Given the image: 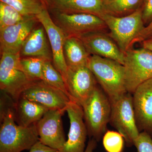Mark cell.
<instances>
[{
    "label": "cell",
    "instance_id": "cell-1",
    "mask_svg": "<svg viewBox=\"0 0 152 152\" xmlns=\"http://www.w3.org/2000/svg\"><path fill=\"white\" fill-rule=\"evenodd\" d=\"M15 103L1 107L0 152H21L29 150L39 140L36 124L24 127L16 124Z\"/></svg>",
    "mask_w": 152,
    "mask_h": 152
},
{
    "label": "cell",
    "instance_id": "cell-2",
    "mask_svg": "<svg viewBox=\"0 0 152 152\" xmlns=\"http://www.w3.org/2000/svg\"><path fill=\"white\" fill-rule=\"evenodd\" d=\"M88 67L111 104L127 93L125 85L124 68L121 63L92 55L90 57Z\"/></svg>",
    "mask_w": 152,
    "mask_h": 152
},
{
    "label": "cell",
    "instance_id": "cell-3",
    "mask_svg": "<svg viewBox=\"0 0 152 152\" xmlns=\"http://www.w3.org/2000/svg\"><path fill=\"white\" fill-rule=\"evenodd\" d=\"M81 106L88 136L100 141L107 130V126L110 123L112 110L110 99L97 86Z\"/></svg>",
    "mask_w": 152,
    "mask_h": 152
},
{
    "label": "cell",
    "instance_id": "cell-4",
    "mask_svg": "<svg viewBox=\"0 0 152 152\" xmlns=\"http://www.w3.org/2000/svg\"><path fill=\"white\" fill-rule=\"evenodd\" d=\"M99 17L110 31L109 35L124 53L132 48L133 41L145 27L142 8L125 16H115L104 13Z\"/></svg>",
    "mask_w": 152,
    "mask_h": 152
},
{
    "label": "cell",
    "instance_id": "cell-5",
    "mask_svg": "<svg viewBox=\"0 0 152 152\" xmlns=\"http://www.w3.org/2000/svg\"><path fill=\"white\" fill-rule=\"evenodd\" d=\"M0 60V88L16 102L22 93L34 81L25 73L20 53L3 52Z\"/></svg>",
    "mask_w": 152,
    "mask_h": 152
},
{
    "label": "cell",
    "instance_id": "cell-6",
    "mask_svg": "<svg viewBox=\"0 0 152 152\" xmlns=\"http://www.w3.org/2000/svg\"><path fill=\"white\" fill-rule=\"evenodd\" d=\"M124 55L123 65L126 89L133 94L140 85L152 78V52L142 47L132 48Z\"/></svg>",
    "mask_w": 152,
    "mask_h": 152
},
{
    "label": "cell",
    "instance_id": "cell-7",
    "mask_svg": "<svg viewBox=\"0 0 152 152\" xmlns=\"http://www.w3.org/2000/svg\"><path fill=\"white\" fill-rule=\"evenodd\" d=\"M111 104L110 124L123 136L127 146L132 147L140 133L136 123L132 95L127 92Z\"/></svg>",
    "mask_w": 152,
    "mask_h": 152
},
{
    "label": "cell",
    "instance_id": "cell-8",
    "mask_svg": "<svg viewBox=\"0 0 152 152\" xmlns=\"http://www.w3.org/2000/svg\"><path fill=\"white\" fill-rule=\"evenodd\" d=\"M53 21L67 37L77 36L108 28L100 17L90 14H66L51 10Z\"/></svg>",
    "mask_w": 152,
    "mask_h": 152
},
{
    "label": "cell",
    "instance_id": "cell-9",
    "mask_svg": "<svg viewBox=\"0 0 152 152\" xmlns=\"http://www.w3.org/2000/svg\"><path fill=\"white\" fill-rule=\"evenodd\" d=\"M64 81L71 100L81 106L97 86L94 75L86 66L68 67Z\"/></svg>",
    "mask_w": 152,
    "mask_h": 152
},
{
    "label": "cell",
    "instance_id": "cell-10",
    "mask_svg": "<svg viewBox=\"0 0 152 152\" xmlns=\"http://www.w3.org/2000/svg\"><path fill=\"white\" fill-rule=\"evenodd\" d=\"M64 112L61 110H49L36 124L39 140L59 151L66 141L62 121Z\"/></svg>",
    "mask_w": 152,
    "mask_h": 152
},
{
    "label": "cell",
    "instance_id": "cell-11",
    "mask_svg": "<svg viewBox=\"0 0 152 152\" xmlns=\"http://www.w3.org/2000/svg\"><path fill=\"white\" fill-rule=\"evenodd\" d=\"M20 96L40 104L49 110H61L65 112L71 101L64 93L42 80L33 81Z\"/></svg>",
    "mask_w": 152,
    "mask_h": 152
},
{
    "label": "cell",
    "instance_id": "cell-12",
    "mask_svg": "<svg viewBox=\"0 0 152 152\" xmlns=\"http://www.w3.org/2000/svg\"><path fill=\"white\" fill-rule=\"evenodd\" d=\"M70 120L68 140L59 152H84L88 132L82 106L70 101L66 108Z\"/></svg>",
    "mask_w": 152,
    "mask_h": 152
},
{
    "label": "cell",
    "instance_id": "cell-13",
    "mask_svg": "<svg viewBox=\"0 0 152 152\" xmlns=\"http://www.w3.org/2000/svg\"><path fill=\"white\" fill-rule=\"evenodd\" d=\"M37 17L46 32L53 53V65L65 80L68 67L64 56V46L67 37L53 21L48 8L45 9Z\"/></svg>",
    "mask_w": 152,
    "mask_h": 152
},
{
    "label": "cell",
    "instance_id": "cell-14",
    "mask_svg": "<svg viewBox=\"0 0 152 152\" xmlns=\"http://www.w3.org/2000/svg\"><path fill=\"white\" fill-rule=\"evenodd\" d=\"M133 104L137 126L152 138V78L139 86L133 94Z\"/></svg>",
    "mask_w": 152,
    "mask_h": 152
},
{
    "label": "cell",
    "instance_id": "cell-15",
    "mask_svg": "<svg viewBox=\"0 0 152 152\" xmlns=\"http://www.w3.org/2000/svg\"><path fill=\"white\" fill-rule=\"evenodd\" d=\"M90 55L114 60L124 65V53L110 36L102 31H94L77 36Z\"/></svg>",
    "mask_w": 152,
    "mask_h": 152
},
{
    "label": "cell",
    "instance_id": "cell-16",
    "mask_svg": "<svg viewBox=\"0 0 152 152\" xmlns=\"http://www.w3.org/2000/svg\"><path fill=\"white\" fill-rule=\"evenodd\" d=\"M38 23L37 16H31L23 21L0 30L1 53H20L24 41Z\"/></svg>",
    "mask_w": 152,
    "mask_h": 152
},
{
    "label": "cell",
    "instance_id": "cell-17",
    "mask_svg": "<svg viewBox=\"0 0 152 152\" xmlns=\"http://www.w3.org/2000/svg\"><path fill=\"white\" fill-rule=\"evenodd\" d=\"M21 58L36 57L53 61V53L46 32L40 23L24 41L20 51Z\"/></svg>",
    "mask_w": 152,
    "mask_h": 152
},
{
    "label": "cell",
    "instance_id": "cell-18",
    "mask_svg": "<svg viewBox=\"0 0 152 152\" xmlns=\"http://www.w3.org/2000/svg\"><path fill=\"white\" fill-rule=\"evenodd\" d=\"M51 10L66 14H90L100 17L104 13L102 0H48Z\"/></svg>",
    "mask_w": 152,
    "mask_h": 152
},
{
    "label": "cell",
    "instance_id": "cell-19",
    "mask_svg": "<svg viewBox=\"0 0 152 152\" xmlns=\"http://www.w3.org/2000/svg\"><path fill=\"white\" fill-rule=\"evenodd\" d=\"M49 110L40 104L20 96L15 103V121L20 126H29L39 121Z\"/></svg>",
    "mask_w": 152,
    "mask_h": 152
},
{
    "label": "cell",
    "instance_id": "cell-20",
    "mask_svg": "<svg viewBox=\"0 0 152 152\" xmlns=\"http://www.w3.org/2000/svg\"><path fill=\"white\" fill-rule=\"evenodd\" d=\"M64 54L68 67L88 66L91 55L80 38L69 36L64 46Z\"/></svg>",
    "mask_w": 152,
    "mask_h": 152
},
{
    "label": "cell",
    "instance_id": "cell-21",
    "mask_svg": "<svg viewBox=\"0 0 152 152\" xmlns=\"http://www.w3.org/2000/svg\"><path fill=\"white\" fill-rule=\"evenodd\" d=\"M144 0H106L103 1L105 13L123 17L142 8Z\"/></svg>",
    "mask_w": 152,
    "mask_h": 152
},
{
    "label": "cell",
    "instance_id": "cell-22",
    "mask_svg": "<svg viewBox=\"0 0 152 152\" xmlns=\"http://www.w3.org/2000/svg\"><path fill=\"white\" fill-rule=\"evenodd\" d=\"M26 16H34L48 8L41 0H0Z\"/></svg>",
    "mask_w": 152,
    "mask_h": 152
},
{
    "label": "cell",
    "instance_id": "cell-23",
    "mask_svg": "<svg viewBox=\"0 0 152 152\" xmlns=\"http://www.w3.org/2000/svg\"><path fill=\"white\" fill-rule=\"evenodd\" d=\"M42 80L50 86L61 90L69 98L63 76L54 66L52 61H46L44 63Z\"/></svg>",
    "mask_w": 152,
    "mask_h": 152
},
{
    "label": "cell",
    "instance_id": "cell-24",
    "mask_svg": "<svg viewBox=\"0 0 152 152\" xmlns=\"http://www.w3.org/2000/svg\"><path fill=\"white\" fill-rule=\"evenodd\" d=\"M46 60L36 57L21 58L20 63L25 73L32 81L42 80L44 64Z\"/></svg>",
    "mask_w": 152,
    "mask_h": 152
},
{
    "label": "cell",
    "instance_id": "cell-25",
    "mask_svg": "<svg viewBox=\"0 0 152 152\" xmlns=\"http://www.w3.org/2000/svg\"><path fill=\"white\" fill-rule=\"evenodd\" d=\"M29 17L24 15L11 6L0 2V30L23 21Z\"/></svg>",
    "mask_w": 152,
    "mask_h": 152
},
{
    "label": "cell",
    "instance_id": "cell-26",
    "mask_svg": "<svg viewBox=\"0 0 152 152\" xmlns=\"http://www.w3.org/2000/svg\"><path fill=\"white\" fill-rule=\"evenodd\" d=\"M125 140L119 132L107 130L102 137V143L107 152H123Z\"/></svg>",
    "mask_w": 152,
    "mask_h": 152
},
{
    "label": "cell",
    "instance_id": "cell-27",
    "mask_svg": "<svg viewBox=\"0 0 152 152\" xmlns=\"http://www.w3.org/2000/svg\"><path fill=\"white\" fill-rule=\"evenodd\" d=\"M137 152H152V138L145 132H141L134 142Z\"/></svg>",
    "mask_w": 152,
    "mask_h": 152
},
{
    "label": "cell",
    "instance_id": "cell-28",
    "mask_svg": "<svg viewBox=\"0 0 152 152\" xmlns=\"http://www.w3.org/2000/svg\"><path fill=\"white\" fill-rule=\"evenodd\" d=\"M142 9L143 20L146 26L152 22V0H144Z\"/></svg>",
    "mask_w": 152,
    "mask_h": 152
},
{
    "label": "cell",
    "instance_id": "cell-29",
    "mask_svg": "<svg viewBox=\"0 0 152 152\" xmlns=\"http://www.w3.org/2000/svg\"><path fill=\"white\" fill-rule=\"evenodd\" d=\"M152 35V22L149 24L145 27L141 32L134 39L133 43L134 44L136 43L142 42L144 40L146 39Z\"/></svg>",
    "mask_w": 152,
    "mask_h": 152
},
{
    "label": "cell",
    "instance_id": "cell-30",
    "mask_svg": "<svg viewBox=\"0 0 152 152\" xmlns=\"http://www.w3.org/2000/svg\"><path fill=\"white\" fill-rule=\"evenodd\" d=\"M29 152H59V151L44 145L39 140L31 148Z\"/></svg>",
    "mask_w": 152,
    "mask_h": 152
},
{
    "label": "cell",
    "instance_id": "cell-31",
    "mask_svg": "<svg viewBox=\"0 0 152 152\" xmlns=\"http://www.w3.org/2000/svg\"><path fill=\"white\" fill-rule=\"evenodd\" d=\"M97 142L94 139H90L87 144L86 148L84 152H94L97 147Z\"/></svg>",
    "mask_w": 152,
    "mask_h": 152
},
{
    "label": "cell",
    "instance_id": "cell-32",
    "mask_svg": "<svg viewBox=\"0 0 152 152\" xmlns=\"http://www.w3.org/2000/svg\"><path fill=\"white\" fill-rule=\"evenodd\" d=\"M142 47L152 52V35L142 42Z\"/></svg>",
    "mask_w": 152,
    "mask_h": 152
},
{
    "label": "cell",
    "instance_id": "cell-33",
    "mask_svg": "<svg viewBox=\"0 0 152 152\" xmlns=\"http://www.w3.org/2000/svg\"><path fill=\"white\" fill-rule=\"evenodd\" d=\"M41 1H42L43 3L46 6L47 8H48V7L49 6L48 0H41Z\"/></svg>",
    "mask_w": 152,
    "mask_h": 152
},
{
    "label": "cell",
    "instance_id": "cell-34",
    "mask_svg": "<svg viewBox=\"0 0 152 152\" xmlns=\"http://www.w3.org/2000/svg\"><path fill=\"white\" fill-rule=\"evenodd\" d=\"M102 1H106V0H102Z\"/></svg>",
    "mask_w": 152,
    "mask_h": 152
}]
</instances>
